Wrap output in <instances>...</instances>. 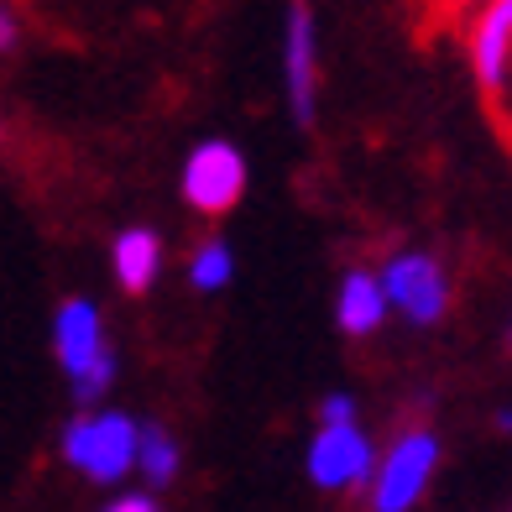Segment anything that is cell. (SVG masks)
Instances as JSON below:
<instances>
[{
    "mask_svg": "<svg viewBox=\"0 0 512 512\" xmlns=\"http://www.w3.org/2000/svg\"><path fill=\"white\" fill-rule=\"evenodd\" d=\"M507 68H512V0H497V6H486L471 27V74L486 95H492L507 79Z\"/></svg>",
    "mask_w": 512,
    "mask_h": 512,
    "instance_id": "obj_8",
    "label": "cell"
},
{
    "mask_svg": "<svg viewBox=\"0 0 512 512\" xmlns=\"http://www.w3.org/2000/svg\"><path fill=\"white\" fill-rule=\"evenodd\" d=\"M173 471H178V445H173V439L162 434L157 424L142 429V476H147L152 486H168Z\"/></svg>",
    "mask_w": 512,
    "mask_h": 512,
    "instance_id": "obj_12",
    "label": "cell"
},
{
    "mask_svg": "<svg viewBox=\"0 0 512 512\" xmlns=\"http://www.w3.org/2000/svg\"><path fill=\"white\" fill-rule=\"evenodd\" d=\"M345 424H356L351 392H330V398L319 403V429H345Z\"/></svg>",
    "mask_w": 512,
    "mask_h": 512,
    "instance_id": "obj_13",
    "label": "cell"
},
{
    "mask_svg": "<svg viewBox=\"0 0 512 512\" xmlns=\"http://www.w3.org/2000/svg\"><path fill=\"white\" fill-rule=\"evenodd\" d=\"M110 267H115V283L126 293H147L157 283V267H162V241L152 230H126V236H115L110 246Z\"/></svg>",
    "mask_w": 512,
    "mask_h": 512,
    "instance_id": "obj_10",
    "label": "cell"
},
{
    "mask_svg": "<svg viewBox=\"0 0 512 512\" xmlns=\"http://www.w3.org/2000/svg\"><path fill=\"white\" fill-rule=\"evenodd\" d=\"M230 272H236V256H230L225 241H204L194 256H189V283L199 293H220L230 283Z\"/></svg>",
    "mask_w": 512,
    "mask_h": 512,
    "instance_id": "obj_11",
    "label": "cell"
},
{
    "mask_svg": "<svg viewBox=\"0 0 512 512\" xmlns=\"http://www.w3.org/2000/svg\"><path fill=\"white\" fill-rule=\"evenodd\" d=\"M497 424H502V429L512 434V408H502V418H497Z\"/></svg>",
    "mask_w": 512,
    "mask_h": 512,
    "instance_id": "obj_17",
    "label": "cell"
},
{
    "mask_svg": "<svg viewBox=\"0 0 512 512\" xmlns=\"http://www.w3.org/2000/svg\"><path fill=\"white\" fill-rule=\"evenodd\" d=\"M382 288L392 298V309L413 324H434L450 304V283H445V267L434 262L424 251H403L392 256L387 272H382Z\"/></svg>",
    "mask_w": 512,
    "mask_h": 512,
    "instance_id": "obj_5",
    "label": "cell"
},
{
    "mask_svg": "<svg viewBox=\"0 0 512 512\" xmlns=\"http://www.w3.org/2000/svg\"><path fill=\"white\" fill-rule=\"evenodd\" d=\"M304 465H309V481L324 486V492H356V486H371V481H377V471H382L371 439L356 424L319 429L309 455H304Z\"/></svg>",
    "mask_w": 512,
    "mask_h": 512,
    "instance_id": "obj_4",
    "label": "cell"
},
{
    "mask_svg": "<svg viewBox=\"0 0 512 512\" xmlns=\"http://www.w3.org/2000/svg\"><path fill=\"white\" fill-rule=\"evenodd\" d=\"M439 465V439L429 429H408L398 445L382 455V471L371 481V512H408Z\"/></svg>",
    "mask_w": 512,
    "mask_h": 512,
    "instance_id": "obj_3",
    "label": "cell"
},
{
    "mask_svg": "<svg viewBox=\"0 0 512 512\" xmlns=\"http://www.w3.org/2000/svg\"><path fill=\"white\" fill-rule=\"evenodd\" d=\"M392 309V298L382 288V277H371V272H345V283H340V330L345 335H377L382 330V319Z\"/></svg>",
    "mask_w": 512,
    "mask_h": 512,
    "instance_id": "obj_9",
    "label": "cell"
},
{
    "mask_svg": "<svg viewBox=\"0 0 512 512\" xmlns=\"http://www.w3.org/2000/svg\"><path fill=\"white\" fill-rule=\"evenodd\" d=\"M486 100H492V121L502 126V136H507V147H512V68H507V79L492 89V95H486Z\"/></svg>",
    "mask_w": 512,
    "mask_h": 512,
    "instance_id": "obj_15",
    "label": "cell"
},
{
    "mask_svg": "<svg viewBox=\"0 0 512 512\" xmlns=\"http://www.w3.org/2000/svg\"><path fill=\"white\" fill-rule=\"evenodd\" d=\"M105 512H157V502H152V497H142V492H126V497H115Z\"/></svg>",
    "mask_w": 512,
    "mask_h": 512,
    "instance_id": "obj_16",
    "label": "cell"
},
{
    "mask_svg": "<svg viewBox=\"0 0 512 512\" xmlns=\"http://www.w3.org/2000/svg\"><path fill=\"white\" fill-rule=\"evenodd\" d=\"M110 377H115V356H105L95 371H84V377H74V398H79V403H95L100 392L110 387Z\"/></svg>",
    "mask_w": 512,
    "mask_h": 512,
    "instance_id": "obj_14",
    "label": "cell"
},
{
    "mask_svg": "<svg viewBox=\"0 0 512 512\" xmlns=\"http://www.w3.org/2000/svg\"><path fill=\"white\" fill-rule=\"evenodd\" d=\"M241 194H246V157L230 142H199L189 162H183V199H189V209L220 220L241 204Z\"/></svg>",
    "mask_w": 512,
    "mask_h": 512,
    "instance_id": "obj_2",
    "label": "cell"
},
{
    "mask_svg": "<svg viewBox=\"0 0 512 512\" xmlns=\"http://www.w3.org/2000/svg\"><path fill=\"white\" fill-rule=\"evenodd\" d=\"M53 351H58V366L68 377H84L95 371L110 351H105V324H100V309L84 304V298H68L53 319Z\"/></svg>",
    "mask_w": 512,
    "mask_h": 512,
    "instance_id": "obj_6",
    "label": "cell"
},
{
    "mask_svg": "<svg viewBox=\"0 0 512 512\" xmlns=\"http://www.w3.org/2000/svg\"><path fill=\"white\" fill-rule=\"evenodd\" d=\"M63 460L89 481H121L131 476V465H142V429L115 408L79 413L63 434Z\"/></svg>",
    "mask_w": 512,
    "mask_h": 512,
    "instance_id": "obj_1",
    "label": "cell"
},
{
    "mask_svg": "<svg viewBox=\"0 0 512 512\" xmlns=\"http://www.w3.org/2000/svg\"><path fill=\"white\" fill-rule=\"evenodd\" d=\"M283 79H288V105L293 121H314V89H319V58H314V16L309 6L288 11V37H283Z\"/></svg>",
    "mask_w": 512,
    "mask_h": 512,
    "instance_id": "obj_7",
    "label": "cell"
}]
</instances>
